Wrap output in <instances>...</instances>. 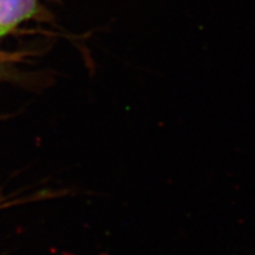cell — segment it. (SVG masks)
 Listing matches in <instances>:
<instances>
[{"label": "cell", "instance_id": "1", "mask_svg": "<svg viewBox=\"0 0 255 255\" xmlns=\"http://www.w3.org/2000/svg\"><path fill=\"white\" fill-rule=\"evenodd\" d=\"M46 14L41 0H0V37Z\"/></svg>", "mask_w": 255, "mask_h": 255}, {"label": "cell", "instance_id": "2", "mask_svg": "<svg viewBox=\"0 0 255 255\" xmlns=\"http://www.w3.org/2000/svg\"><path fill=\"white\" fill-rule=\"evenodd\" d=\"M0 59H1V56H0Z\"/></svg>", "mask_w": 255, "mask_h": 255}]
</instances>
